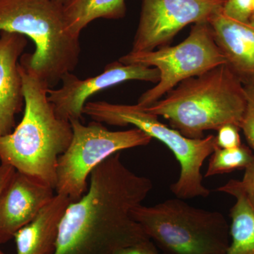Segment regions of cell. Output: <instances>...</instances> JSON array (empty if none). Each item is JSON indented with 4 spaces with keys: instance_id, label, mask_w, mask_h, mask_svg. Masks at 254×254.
<instances>
[{
    "instance_id": "cell-1",
    "label": "cell",
    "mask_w": 254,
    "mask_h": 254,
    "mask_svg": "<svg viewBox=\"0 0 254 254\" xmlns=\"http://www.w3.org/2000/svg\"><path fill=\"white\" fill-rule=\"evenodd\" d=\"M89 180L86 193L64 214L54 254H113L150 240L132 210L153 190L152 180L130 170L120 153L100 163Z\"/></svg>"
},
{
    "instance_id": "cell-2",
    "label": "cell",
    "mask_w": 254,
    "mask_h": 254,
    "mask_svg": "<svg viewBox=\"0 0 254 254\" xmlns=\"http://www.w3.org/2000/svg\"><path fill=\"white\" fill-rule=\"evenodd\" d=\"M24 110L21 123L0 136V163L34 177L55 189L60 155L72 138L68 120L60 118L48 100L49 86L19 64Z\"/></svg>"
},
{
    "instance_id": "cell-3",
    "label": "cell",
    "mask_w": 254,
    "mask_h": 254,
    "mask_svg": "<svg viewBox=\"0 0 254 254\" xmlns=\"http://www.w3.org/2000/svg\"><path fill=\"white\" fill-rule=\"evenodd\" d=\"M246 103L245 86L223 64L181 82L143 109L166 119L183 136L199 139L205 131L229 124L240 128Z\"/></svg>"
},
{
    "instance_id": "cell-4",
    "label": "cell",
    "mask_w": 254,
    "mask_h": 254,
    "mask_svg": "<svg viewBox=\"0 0 254 254\" xmlns=\"http://www.w3.org/2000/svg\"><path fill=\"white\" fill-rule=\"evenodd\" d=\"M1 31L33 41L34 53L23 54L19 64L50 88L77 66L79 38L68 31L63 5L53 0H0Z\"/></svg>"
},
{
    "instance_id": "cell-5",
    "label": "cell",
    "mask_w": 254,
    "mask_h": 254,
    "mask_svg": "<svg viewBox=\"0 0 254 254\" xmlns=\"http://www.w3.org/2000/svg\"><path fill=\"white\" fill-rule=\"evenodd\" d=\"M132 216L168 254H225L230 245V225L221 213L177 197L152 206L138 205Z\"/></svg>"
},
{
    "instance_id": "cell-6",
    "label": "cell",
    "mask_w": 254,
    "mask_h": 254,
    "mask_svg": "<svg viewBox=\"0 0 254 254\" xmlns=\"http://www.w3.org/2000/svg\"><path fill=\"white\" fill-rule=\"evenodd\" d=\"M83 114L93 121L113 126L133 125L166 145L180 164V176L170 186L172 193L177 198L187 200L197 197L207 198L210 195V190L203 184L201 168L216 146L213 135L199 139L187 138L175 128L164 125L158 116L148 113L137 104L87 102Z\"/></svg>"
},
{
    "instance_id": "cell-7",
    "label": "cell",
    "mask_w": 254,
    "mask_h": 254,
    "mask_svg": "<svg viewBox=\"0 0 254 254\" xmlns=\"http://www.w3.org/2000/svg\"><path fill=\"white\" fill-rule=\"evenodd\" d=\"M69 122L72 138L58 160L55 191L72 203L86 193L88 178L100 163L122 150L145 146L153 139L137 128L114 131L98 122L88 125L78 120Z\"/></svg>"
},
{
    "instance_id": "cell-8",
    "label": "cell",
    "mask_w": 254,
    "mask_h": 254,
    "mask_svg": "<svg viewBox=\"0 0 254 254\" xmlns=\"http://www.w3.org/2000/svg\"><path fill=\"white\" fill-rule=\"evenodd\" d=\"M119 61L158 70L160 79L157 84L138 98L137 105L143 108L154 104L181 82L226 64L208 21L195 23L189 36L177 46L161 47L152 51H131Z\"/></svg>"
},
{
    "instance_id": "cell-9",
    "label": "cell",
    "mask_w": 254,
    "mask_h": 254,
    "mask_svg": "<svg viewBox=\"0 0 254 254\" xmlns=\"http://www.w3.org/2000/svg\"><path fill=\"white\" fill-rule=\"evenodd\" d=\"M223 4L224 0H143L131 51L168 46L185 26L208 21Z\"/></svg>"
},
{
    "instance_id": "cell-10",
    "label": "cell",
    "mask_w": 254,
    "mask_h": 254,
    "mask_svg": "<svg viewBox=\"0 0 254 254\" xmlns=\"http://www.w3.org/2000/svg\"><path fill=\"white\" fill-rule=\"evenodd\" d=\"M159 79L160 73L156 68L115 62L107 65L103 73L93 77L81 79L71 72L65 73L62 77L61 88L48 89V100L60 118L83 121V108L87 100L95 93L127 81L157 83Z\"/></svg>"
},
{
    "instance_id": "cell-11",
    "label": "cell",
    "mask_w": 254,
    "mask_h": 254,
    "mask_svg": "<svg viewBox=\"0 0 254 254\" xmlns=\"http://www.w3.org/2000/svg\"><path fill=\"white\" fill-rule=\"evenodd\" d=\"M55 195L53 187L16 170L0 194V245L14 238Z\"/></svg>"
},
{
    "instance_id": "cell-12",
    "label": "cell",
    "mask_w": 254,
    "mask_h": 254,
    "mask_svg": "<svg viewBox=\"0 0 254 254\" xmlns=\"http://www.w3.org/2000/svg\"><path fill=\"white\" fill-rule=\"evenodd\" d=\"M28 38L12 32H0V136L16 127V115L24 108L19 60Z\"/></svg>"
},
{
    "instance_id": "cell-13",
    "label": "cell",
    "mask_w": 254,
    "mask_h": 254,
    "mask_svg": "<svg viewBox=\"0 0 254 254\" xmlns=\"http://www.w3.org/2000/svg\"><path fill=\"white\" fill-rule=\"evenodd\" d=\"M208 23L226 64L245 85L254 83V27L227 18L219 11Z\"/></svg>"
},
{
    "instance_id": "cell-14",
    "label": "cell",
    "mask_w": 254,
    "mask_h": 254,
    "mask_svg": "<svg viewBox=\"0 0 254 254\" xmlns=\"http://www.w3.org/2000/svg\"><path fill=\"white\" fill-rule=\"evenodd\" d=\"M71 203L67 197L56 193L36 218L15 234L16 254H54L60 222Z\"/></svg>"
},
{
    "instance_id": "cell-15",
    "label": "cell",
    "mask_w": 254,
    "mask_h": 254,
    "mask_svg": "<svg viewBox=\"0 0 254 254\" xmlns=\"http://www.w3.org/2000/svg\"><path fill=\"white\" fill-rule=\"evenodd\" d=\"M216 191L235 197L230 210V243L225 254H254V210L243 193L228 183Z\"/></svg>"
},
{
    "instance_id": "cell-16",
    "label": "cell",
    "mask_w": 254,
    "mask_h": 254,
    "mask_svg": "<svg viewBox=\"0 0 254 254\" xmlns=\"http://www.w3.org/2000/svg\"><path fill=\"white\" fill-rule=\"evenodd\" d=\"M63 10L68 31L79 38L81 31L95 19L123 18L126 4L125 0H68Z\"/></svg>"
},
{
    "instance_id": "cell-17",
    "label": "cell",
    "mask_w": 254,
    "mask_h": 254,
    "mask_svg": "<svg viewBox=\"0 0 254 254\" xmlns=\"http://www.w3.org/2000/svg\"><path fill=\"white\" fill-rule=\"evenodd\" d=\"M254 162L252 150L245 145L234 148H220L215 146L210 155L205 177L231 173L237 170H245Z\"/></svg>"
},
{
    "instance_id": "cell-18",
    "label": "cell",
    "mask_w": 254,
    "mask_h": 254,
    "mask_svg": "<svg viewBox=\"0 0 254 254\" xmlns=\"http://www.w3.org/2000/svg\"><path fill=\"white\" fill-rule=\"evenodd\" d=\"M254 4V0H224L222 13L235 21L250 23Z\"/></svg>"
},
{
    "instance_id": "cell-19",
    "label": "cell",
    "mask_w": 254,
    "mask_h": 254,
    "mask_svg": "<svg viewBox=\"0 0 254 254\" xmlns=\"http://www.w3.org/2000/svg\"><path fill=\"white\" fill-rule=\"evenodd\" d=\"M246 108L240 125L247 143L254 151V83L245 85Z\"/></svg>"
},
{
    "instance_id": "cell-20",
    "label": "cell",
    "mask_w": 254,
    "mask_h": 254,
    "mask_svg": "<svg viewBox=\"0 0 254 254\" xmlns=\"http://www.w3.org/2000/svg\"><path fill=\"white\" fill-rule=\"evenodd\" d=\"M240 128L236 125H225L218 130V134L215 136V143L220 148H234L240 146Z\"/></svg>"
},
{
    "instance_id": "cell-21",
    "label": "cell",
    "mask_w": 254,
    "mask_h": 254,
    "mask_svg": "<svg viewBox=\"0 0 254 254\" xmlns=\"http://www.w3.org/2000/svg\"><path fill=\"white\" fill-rule=\"evenodd\" d=\"M245 170L242 180H230L227 183L242 192L254 210V162Z\"/></svg>"
},
{
    "instance_id": "cell-22",
    "label": "cell",
    "mask_w": 254,
    "mask_h": 254,
    "mask_svg": "<svg viewBox=\"0 0 254 254\" xmlns=\"http://www.w3.org/2000/svg\"><path fill=\"white\" fill-rule=\"evenodd\" d=\"M157 251L156 247L150 240L137 245L124 247L113 254H153Z\"/></svg>"
},
{
    "instance_id": "cell-23",
    "label": "cell",
    "mask_w": 254,
    "mask_h": 254,
    "mask_svg": "<svg viewBox=\"0 0 254 254\" xmlns=\"http://www.w3.org/2000/svg\"><path fill=\"white\" fill-rule=\"evenodd\" d=\"M16 170L7 164L0 163V194ZM0 254H5L0 249Z\"/></svg>"
},
{
    "instance_id": "cell-24",
    "label": "cell",
    "mask_w": 254,
    "mask_h": 254,
    "mask_svg": "<svg viewBox=\"0 0 254 254\" xmlns=\"http://www.w3.org/2000/svg\"><path fill=\"white\" fill-rule=\"evenodd\" d=\"M250 24L252 25V26L254 27V9L253 12H252V16H251Z\"/></svg>"
},
{
    "instance_id": "cell-25",
    "label": "cell",
    "mask_w": 254,
    "mask_h": 254,
    "mask_svg": "<svg viewBox=\"0 0 254 254\" xmlns=\"http://www.w3.org/2000/svg\"><path fill=\"white\" fill-rule=\"evenodd\" d=\"M53 1H56V2L59 3L60 4H64L66 1H68V0H53Z\"/></svg>"
},
{
    "instance_id": "cell-26",
    "label": "cell",
    "mask_w": 254,
    "mask_h": 254,
    "mask_svg": "<svg viewBox=\"0 0 254 254\" xmlns=\"http://www.w3.org/2000/svg\"><path fill=\"white\" fill-rule=\"evenodd\" d=\"M160 254V253H159L158 251H157V252H155V253H154V254Z\"/></svg>"
}]
</instances>
